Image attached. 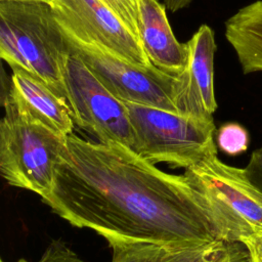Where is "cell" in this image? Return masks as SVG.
Here are the masks:
<instances>
[{
    "mask_svg": "<svg viewBox=\"0 0 262 262\" xmlns=\"http://www.w3.org/2000/svg\"><path fill=\"white\" fill-rule=\"evenodd\" d=\"M41 199L71 225L92 229L106 241L169 249L239 242L218 206L184 175L166 173L127 146L74 133L67 137L53 186Z\"/></svg>",
    "mask_w": 262,
    "mask_h": 262,
    "instance_id": "1",
    "label": "cell"
},
{
    "mask_svg": "<svg viewBox=\"0 0 262 262\" xmlns=\"http://www.w3.org/2000/svg\"><path fill=\"white\" fill-rule=\"evenodd\" d=\"M70 55L69 41L50 3L0 0V57L10 68L36 76L67 100Z\"/></svg>",
    "mask_w": 262,
    "mask_h": 262,
    "instance_id": "2",
    "label": "cell"
},
{
    "mask_svg": "<svg viewBox=\"0 0 262 262\" xmlns=\"http://www.w3.org/2000/svg\"><path fill=\"white\" fill-rule=\"evenodd\" d=\"M133 130L132 150L156 165L186 169L217 152L214 120L125 102Z\"/></svg>",
    "mask_w": 262,
    "mask_h": 262,
    "instance_id": "3",
    "label": "cell"
},
{
    "mask_svg": "<svg viewBox=\"0 0 262 262\" xmlns=\"http://www.w3.org/2000/svg\"><path fill=\"white\" fill-rule=\"evenodd\" d=\"M0 122V172L6 182L39 194L49 193L67 137L4 106Z\"/></svg>",
    "mask_w": 262,
    "mask_h": 262,
    "instance_id": "4",
    "label": "cell"
},
{
    "mask_svg": "<svg viewBox=\"0 0 262 262\" xmlns=\"http://www.w3.org/2000/svg\"><path fill=\"white\" fill-rule=\"evenodd\" d=\"M66 37L71 51L120 100L178 113V76L169 75L154 66L132 63L97 46Z\"/></svg>",
    "mask_w": 262,
    "mask_h": 262,
    "instance_id": "5",
    "label": "cell"
},
{
    "mask_svg": "<svg viewBox=\"0 0 262 262\" xmlns=\"http://www.w3.org/2000/svg\"><path fill=\"white\" fill-rule=\"evenodd\" d=\"M64 81L75 125L98 142L117 143L132 149L133 130L125 102L110 92L72 51Z\"/></svg>",
    "mask_w": 262,
    "mask_h": 262,
    "instance_id": "6",
    "label": "cell"
},
{
    "mask_svg": "<svg viewBox=\"0 0 262 262\" xmlns=\"http://www.w3.org/2000/svg\"><path fill=\"white\" fill-rule=\"evenodd\" d=\"M183 175L218 206L239 234V242L262 229V188L246 168L221 162L216 152L184 169Z\"/></svg>",
    "mask_w": 262,
    "mask_h": 262,
    "instance_id": "7",
    "label": "cell"
},
{
    "mask_svg": "<svg viewBox=\"0 0 262 262\" xmlns=\"http://www.w3.org/2000/svg\"><path fill=\"white\" fill-rule=\"evenodd\" d=\"M66 36L132 63L152 66L140 40L102 0H51Z\"/></svg>",
    "mask_w": 262,
    "mask_h": 262,
    "instance_id": "8",
    "label": "cell"
},
{
    "mask_svg": "<svg viewBox=\"0 0 262 262\" xmlns=\"http://www.w3.org/2000/svg\"><path fill=\"white\" fill-rule=\"evenodd\" d=\"M187 44V67L178 76L177 111L183 116L211 120L217 110L214 90V56L217 45L213 30L202 25Z\"/></svg>",
    "mask_w": 262,
    "mask_h": 262,
    "instance_id": "9",
    "label": "cell"
},
{
    "mask_svg": "<svg viewBox=\"0 0 262 262\" xmlns=\"http://www.w3.org/2000/svg\"><path fill=\"white\" fill-rule=\"evenodd\" d=\"M11 70L7 90L2 95L3 106L62 136L73 134L75 122L68 101L29 72L18 67Z\"/></svg>",
    "mask_w": 262,
    "mask_h": 262,
    "instance_id": "10",
    "label": "cell"
},
{
    "mask_svg": "<svg viewBox=\"0 0 262 262\" xmlns=\"http://www.w3.org/2000/svg\"><path fill=\"white\" fill-rule=\"evenodd\" d=\"M166 10L159 0L139 1V39L150 63L177 77L187 67L189 49L176 39Z\"/></svg>",
    "mask_w": 262,
    "mask_h": 262,
    "instance_id": "11",
    "label": "cell"
},
{
    "mask_svg": "<svg viewBox=\"0 0 262 262\" xmlns=\"http://www.w3.org/2000/svg\"><path fill=\"white\" fill-rule=\"evenodd\" d=\"M225 38L244 74L262 72V0L239 8L225 21Z\"/></svg>",
    "mask_w": 262,
    "mask_h": 262,
    "instance_id": "12",
    "label": "cell"
},
{
    "mask_svg": "<svg viewBox=\"0 0 262 262\" xmlns=\"http://www.w3.org/2000/svg\"><path fill=\"white\" fill-rule=\"evenodd\" d=\"M246 251L241 242L216 241L173 250L163 262H234Z\"/></svg>",
    "mask_w": 262,
    "mask_h": 262,
    "instance_id": "13",
    "label": "cell"
},
{
    "mask_svg": "<svg viewBox=\"0 0 262 262\" xmlns=\"http://www.w3.org/2000/svg\"><path fill=\"white\" fill-rule=\"evenodd\" d=\"M113 251L112 262H163L176 249L161 245L117 238L106 241Z\"/></svg>",
    "mask_w": 262,
    "mask_h": 262,
    "instance_id": "14",
    "label": "cell"
},
{
    "mask_svg": "<svg viewBox=\"0 0 262 262\" xmlns=\"http://www.w3.org/2000/svg\"><path fill=\"white\" fill-rule=\"evenodd\" d=\"M217 146L228 156H237L247 151L250 143L248 130L236 122H228L216 131Z\"/></svg>",
    "mask_w": 262,
    "mask_h": 262,
    "instance_id": "15",
    "label": "cell"
},
{
    "mask_svg": "<svg viewBox=\"0 0 262 262\" xmlns=\"http://www.w3.org/2000/svg\"><path fill=\"white\" fill-rule=\"evenodd\" d=\"M139 39L140 0H102ZM140 40V39H139Z\"/></svg>",
    "mask_w": 262,
    "mask_h": 262,
    "instance_id": "16",
    "label": "cell"
},
{
    "mask_svg": "<svg viewBox=\"0 0 262 262\" xmlns=\"http://www.w3.org/2000/svg\"><path fill=\"white\" fill-rule=\"evenodd\" d=\"M241 243L248 250L253 262H262V229L244 236Z\"/></svg>",
    "mask_w": 262,
    "mask_h": 262,
    "instance_id": "17",
    "label": "cell"
},
{
    "mask_svg": "<svg viewBox=\"0 0 262 262\" xmlns=\"http://www.w3.org/2000/svg\"><path fill=\"white\" fill-rule=\"evenodd\" d=\"M246 169L257 185L262 183V145L252 152Z\"/></svg>",
    "mask_w": 262,
    "mask_h": 262,
    "instance_id": "18",
    "label": "cell"
},
{
    "mask_svg": "<svg viewBox=\"0 0 262 262\" xmlns=\"http://www.w3.org/2000/svg\"><path fill=\"white\" fill-rule=\"evenodd\" d=\"M191 2V0H163V4L165 5V7L172 11L175 12L177 10H180L184 7H186L187 5H189V3Z\"/></svg>",
    "mask_w": 262,
    "mask_h": 262,
    "instance_id": "19",
    "label": "cell"
},
{
    "mask_svg": "<svg viewBox=\"0 0 262 262\" xmlns=\"http://www.w3.org/2000/svg\"><path fill=\"white\" fill-rule=\"evenodd\" d=\"M234 262H253V260H252V258H251V256H250V254H249V252H248V250L241 256V257H238Z\"/></svg>",
    "mask_w": 262,
    "mask_h": 262,
    "instance_id": "20",
    "label": "cell"
},
{
    "mask_svg": "<svg viewBox=\"0 0 262 262\" xmlns=\"http://www.w3.org/2000/svg\"><path fill=\"white\" fill-rule=\"evenodd\" d=\"M17 1H42V2H48V3H50L51 0H17Z\"/></svg>",
    "mask_w": 262,
    "mask_h": 262,
    "instance_id": "21",
    "label": "cell"
},
{
    "mask_svg": "<svg viewBox=\"0 0 262 262\" xmlns=\"http://www.w3.org/2000/svg\"><path fill=\"white\" fill-rule=\"evenodd\" d=\"M1 262H5V261H3V260H1ZM16 262H28V261H26L25 259H19L18 261H16Z\"/></svg>",
    "mask_w": 262,
    "mask_h": 262,
    "instance_id": "22",
    "label": "cell"
},
{
    "mask_svg": "<svg viewBox=\"0 0 262 262\" xmlns=\"http://www.w3.org/2000/svg\"><path fill=\"white\" fill-rule=\"evenodd\" d=\"M159 1H160V0H159Z\"/></svg>",
    "mask_w": 262,
    "mask_h": 262,
    "instance_id": "23",
    "label": "cell"
}]
</instances>
